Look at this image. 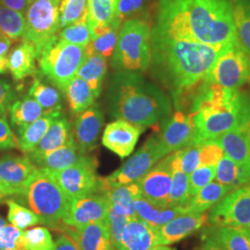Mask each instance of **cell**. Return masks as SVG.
<instances>
[{
	"label": "cell",
	"mask_w": 250,
	"mask_h": 250,
	"mask_svg": "<svg viewBox=\"0 0 250 250\" xmlns=\"http://www.w3.org/2000/svg\"><path fill=\"white\" fill-rule=\"evenodd\" d=\"M173 171V152L158 161L136 184L140 195L152 204L168 207Z\"/></svg>",
	"instance_id": "cell-13"
},
{
	"label": "cell",
	"mask_w": 250,
	"mask_h": 250,
	"mask_svg": "<svg viewBox=\"0 0 250 250\" xmlns=\"http://www.w3.org/2000/svg\"><path fill=\"white\" fill-rule=\"evenodd\" d=\"M33 1H35V0H30V2H31V3H32V2H33Z\"/></svg>",
	"instance_id": "cell-60"
},
{
	"label": "cell",
	"mask_w": 250,
	"mask_h": 250,
	"mask_svg": "<svg viewBox=\"0 0 250 250\" xmlns=\"http://www.w3.org/2000/svg\"><path fill=\"white\" fill-rule=\"evenodd\" d=\"M72 136L71 125L68 119L62 114L54 121L44 137L36 146L35 149L28 154V157L34 164H36V161L41 159L46 153L53 151L64 146Z\"/></svg>",
	"instance_id": "cell-23"
},
{
	"label": "cell",
	"mask_w": 250,
	"mask_h": 250,
	"mask_svg": "<svg viewBox=\"0 0 250 250\" xmlns=\"http://www.w3.org/2000/svg\"><path fill=\"white\" fill-rule=\"evenodd\" d=\"M147 250H176L175 249H171L167 247L166 245H160V246H156V247H153L151 249Z\"/></svg>",
	"instance_id": "cell-58"
},
{
	"label": "cell",
	"mask_w": 250,
	"mask_h": 250,
	"mask_svg": "<svg viewBox=\"0 0 250 250\" xmlns=\"http://www.w3.org/2000/svg\"><path fill=\"white\" fill-rule=\"evenodd\" d=\"M158 137L164 157L182 149L192 143L195 137V127L192 118L183 111H176L163 122Z\"/></svg>",
	"instance_id": "cell-16"
},
{
	"label": "cell",
	"mask_w": 250,
	"mask_h": 250,
	"mask_svg": "<svg viewBox=\"0 0 250 250\" xmlns=\"http://www.w3.org/2000/svg\"><path fill=\"white\" fill-rule=\"evenodd\" d=\"M207 223L250 230V182L235 188L213 206Z\"/></svg>",
	"instance_id": "cell-12"
},
{
	"label": "cell",
	"mask_w": 250,
	"mask_h": 250,
	"mask_svg": "<svg viewBox=\"0 0 250 250\" xmlns=\"http://www.w3.org/2000/svg\"><path fill=\"white\" fill-rule=\"evenodd\" d=\"M25 33L23 13L0 6V34L12 41L22 39Z\"/></svg>",
	"instance_id": "cell-39"
},
{
	"label": "cell",
	"mask_w": 250,
	"mask_h": 250,
	"mask_svg": "<svg viewBox=\"0 0 250 250\" xmlns=\"http://www.w3.org/2000/svg\"><path fill=\"white\" fill-rule=\"evenodd\" d=\"M23 197L30 209L40 217L42 224L60 230L68 214L71 199L50 173L38 168L27 186Z\"/></svg>",
	"instance_id": "cell-6"
},
{
	"label": "cell",
	"mask_w": 250,
	"mask_h": 250,
	"mask_svg": "<svg viewBox=\"0 0 250 250\" xmlns=\"http://www.w3.org/2000/svg\"><path fill=\"white\" fill-rule=\"evenodd\" d=\"M250 78V56L235 42L217 59L204 81L228 89H238Z\"/></svg>",
	"instance_id": "cell-9"
},
{
	"label": "cell",
	"mask_w": 250,
	"mask_h": 250,
	"mask_svg": "<svg viewBox=\"0 0 250 250\" xmlns=\"http://www.w3.org/2000/svg\"><path fill=\"white\" fill-rule=\"evenodd\" d=\"M5 224H7V222L0 216V226H3V225H5Z\"/></svg>",
	"instance_id": "cell-59"
},
{
	"label": "cell",
	"mask_w": 250,
	"mask_h": 250,
	"mask_svg": "<svg viewBox=\"0 0 250 250\" xmlns=\"http://www.w3.org/2000/svg\"><path fill=\"white\" fill-rule=\"evenodd\" d=\"M208 215L196 212H185L178 215L167 224L158 227L161 245H170L183 240L199 230L207 223Z\"/></svg>",
	"instance_id": "cell-21"
},
{
	"label": "cell",
	"mask_w": 250,
	"mask_h": 250,
	"mask_svg": "<svg viewBox=\"0 0 250 250\" xmlns=\"http://www.w3.org/2000/svg\"><path fill=\"white\" fill-rule=\"evenodd\" d=\"M107 99L111 116L143 130L163 123L171 111L169 97L138 72H117Z\"/></svg>",
	"instance_id": "cell-3"
},
{
	"label": "cell",
	"mask_w": 250,
	"mask_h": 250,
	"mask_svg": "<svg viewBox=\"0 0 250 250\" xmlns=\"http://www.w3.org/2000/svg\"><path fill=\"white\" fill-rule=\"evenodd\" d=\"M147 0H118L116 21L123 24L129 19L138 18L145 12Z\"/></svg>",
	"instance_id": "cell-49"
},
{
	"label": "cell",
	"mask_w": 250,
	"mask_h": 250,
	"mask_svg": "<svg viewBox=\"0 0 250 250\" xmlns=\"http://www.w3.org/2000/svg\"><path fill=\"white\" fill-rule=\"evenodd\" d=\"M19 141L6 117H0V150L18 148Z\"/></svg>",
	"instance_id": "cell-51"
},
{
	"label": "cell",
	"mask_w": 250,
	"mask_h": 250,
	"mask_svg": "<svg viewBox=\"0 0 250 250\" xmlns=\"http://www.w3.org/2000/svg\"><path fill=\"white\" fill-rule=\"evenodd\" d=\"M224 156V149L216 139L201 142L200 165L216 166Z\"/></svg>",
	"instance_id": "cell-50"
},
{
	"label": "cell",
	"mask_w": 250,
	"mask_h": 250,
	"mask_svg": "<svg viewBox=\"0 0 250 250\" xmlns=\"http://www.w3.org/2000/svg\"><path fill=\"white\" fill-rule=\"evenodd\" d=\"M60 231L71 236L80 250H115L106 221L78 228L62 225Z\"/></svg>",
	"instance_id": "cell-20"
},
{
	"label": "cell",
	"mask_w": 250,
	"mask_h": 250,
	"mask_svg": "<svg viewBox=\"0 0 250 250\" xmlns=\"http://www.w3.org/2000/svg\"><path fill=\"white\" fill-rule=\"evenodd\" d=\"M200 148L201 142L193 141L182 149L175 151L180 168L188 175L200 166Z\"/></svg>",
	"instance_id": "cell-45"
},
{
	"label": "cell",
	"mask_w": 250,
	"mask_h": 250,
	"mask_svg": "<svg viewBox=\"0 0 250 250\" xmlns=\"http://www.w3.org/2000/svg\"><path fill=\"white\" fill-rule=\"evenodd\" d=\"M30 4V0H0V6L16 10L23 14L26 12Z\"/></svg>",
	"instance_id": "cell-55"
},
{
	"label": "cell",
	"mask_w": 250,
	"mask_h": 250,
	"mask_svg": "<svg viewBox=\"0 0 250 250\" xmlns=\"http://www.w3.org/2000/svg\"><path fill=\"white\" fill-rule=\"evenodd\" d=\"M234 41L250 56V0H232Z\"/></svg>",
	"instance_id": "cell-33"
},
{
	"label": "cell",
	"mask_w": 250,
	"mask_h": 250,
	"mask_svg": "<svg viewBox=\"0 0 250 250\" xmlns=\"http://www.w3.org/2000/svg\"><path fill=\"white\" fill-rule=\"evenodd\" d=\"M60 3L61 0H35L25 12V33L21 40L35 45L36 59L61 30Z\"/></svg>",
	"instance_id": "cell-8"
},
{
	"label": "cell",
	"mask_w": 250,
	"mask_h": 250,
	"mask_svg": "<svg viewBox=\"0 0 250 250\" xmlns=\"http://www.w3.org/2000/svg\"><path fill=\"white\" fill-rule=\"evenodd\" d=\"M163 157L158 135H151L123 166L109 176L101 178L99 193L107 188L136 183Z\"/></svg>",
	"instance_id": "cell-10"
},
{
	"label": "cell",
	"mask_w": 250,
	"mask_h": 250,
	"mask_svg": "<svg viewBox=\"0 0 250 250\" xmlns=\"http://www.w3.org/2000/svg\"><path fill=\"white\" fill-rule=\"evenodd\" d=\"M22 232L12 224L0 226V250H25L22 243Z\"/></svg>",
	"instance_id": "cell-47"
},
{
	"label": "cell",
	"mask_w": 250,
	"mask_h": 250,
	"mask_svg": "<svg viewBox=\"0 0 250 250\" xmlns=\"http://www.w3.org/2000/svg\"><path fill=\"white\" fill-rule=\"evenodd\" d=\"M160 245L158 227L147 224L136 215L126 224L116 250H147Z\"/></svg>",
	"instance_id": "cell-19"
},
{
	"label": "cell",
	"mask_w": 250,
	"mask_h": 250,
	"mask_svg": "<svg viewBox=\"0 0 250 250\" xmlns=\"http://www.w3.org/2000/svg\"><path fill=\"white\" fill-rule=\"evenodd\" d=\"M15 99V92L9 82L0 79V117H6Z\"/></svg>",
	"instance_id": "cell-52"
},
{
	"label": "cell",
	"mask_w": 250,
	"mask_h": 250,
	"mask_svg": "<svg viewBox=\"0 0 250 250\" xmlns=\"http://www.w3.org/2000/svg\"><path fill=\"white\" fill-rule=\"evenodd\" d=\"M108 210V201L104 194L95 193L71 200L70 209L63 225L78 228L86 224L105 222Z\"/></svg>",
	"instance_id": "cell-15"
},
{
	"label": "cell",
	"mask_w": 250,
	"mask_h": 250,
	"mask_svg": "<svg viewBox=\"0 0 250 250\" xmlns=\"http://www.w3.org/2000/svg\"><path fill=\"white\" fill-rule=\"evenodd\" d=\"M84 59V46L51 40L37 57L39 71L59 90L65 92Z\"/></svg>",
	"instance_id": "cell-7"
},
{
	"label": "cell",
	"mask_w": 250,
	"mask_h": 250,
	"mask_svg": "<svg viewBox=\"0 0 250 250\" xmlns=\"http://www.w3.org/2000/svg\"><path fill=\"white\" fill-rule=\"evenodd\" d=\"M107 70V59L101 54L93 51L88 46H84V59L77 76L89 84L97 99L101 94Z\"/></svg>",
	"instance_id": "cell-24"
},
{
	"label": "cell",
	"mask_w": 250,
	"mask_h": 250,
	"mask_svg": "<svg viewBox=\"0 0 250 250\" xmlns=\"http://www.w3.org/2000/svg\"><path fill=\"white\" fill-rule=\"evenodd\" d=\"M232 190L234 189L229 186L218 182H210L191 198L188 207V212L204 213Z\"/></svg>",
	"instance_id": "cell-34"
},
{
	"label": "cell",
	"mask_w": 250,
	"mask_h": 250,
	"mask_svg": "<svg viewBox=\"0 0 250 250\" xmlns=\"http://www.w3.org/2000/svg\"><path fill=\"white\" fill-rule=\"evenodd\" d=\"M152 31L206 45L231 44L235 42L232 0H159Z\"/></svg>",
	"instance_id": "cell-1"
},
{
	"label": "cell",
	"mask_w": 250,
	"mask_h": 250,
	"mask_svg": "<svg viewBox=\"0 0 250 250\" xmlns=\"http://www.w3.org/2000/svg\"><path fill=\"white\" fill-rule=\"evenodd\" d=\"M224 149V155L240 165L250 167V134L240 124L216 139Z\"/></svg>",
	"instance_id": "cell-22"
},
{
	"label": "cell",
	"mask_w": 250,
	"mask_h": 250,
	"mask_svg": "<svg viewBox=\"0 0 250 250\" xmlns=\"http://www.w3.org/2000/svg\"><path fill=\"white\" fill-rule=\"evenodd\" d=\"M191 198L189 194V175L180 168L175 152H173V171L168 207L182 208L188 211Z\"/></svg>",
	"instance_id": "cell-37"
},
{
	"label": "cell",
	"mask_w": 250,
	"mask_h": 250,
	"mask_svg": "<svg viewBox=\"0 0 250 250\" xmlns=\"http://www.w3.org/2000/svg\"><path fill=\"white\" fill-rule=\"evenodd\" d=\"M6 203L8 205V221L13 226L23 231L37 224H43L38 215L33 210L20 205L15 200L9 198Z\"/></svg>",
	"instance_id": "cell-40"
},
{
	"label": "cell",
	"mask_w": 250,
	"mask_h": 250,
	"mask_svg": "<svg viewBox=\"0 0 250 250\" xmlns=\"http://www.w3.org/2000/svg\"><path fill=\"white\" fill-rule=\"evenodd\" d=\"M250 113V97L239 89H228L202 81L195 89L190 117L195 142L217 139L237 127Z\"/></svg>",
	"instance_id": "cell-4"
},
{
	"label": "cell",
	"mask_w": 250,
	"mask_h": 250,
	"mask_svg": "<svg viewBox=\"0 0 250 250\" xmlns=\"http://www.w3.org/2000/svg\"><path fill=\"white\" fill-rule=\"evenodd\" d=\"M129 220L130 219L128 217L118 211L113 207L108 205L106 224H107L109 234L111 237V241L115 248V250L121 240L122 233L124 232L125 227Z\"/></svg>",
	"instance_id": "cell-48"
},
{
	"label": "cell",
	"mask_w": 250,
	"mask_h": 250,
	"mask_svg": "<svg viewBox=\"0 0 250 250\" xmlns=\"http://www.w3.org/2000/svg\"><path fill=\"white\" fill-rule=\"evenodd\" d=\"M229 45H210L177 40L161 36L151 29L149 66L154 76L178 101L204 80Z\"/></svg>",
	"instance_id": "cell-2"
},
{
	"label": "cell",
	"mask_w": 250,
	"mask_h": 250,
	"mask_svg": "<svg viewBox=\"0 0 250 250\" xmlns=\"http://www.w3.org/2000/svg\"><path fill=\"white\" fill-rule=\"evenodd\" d=\"M12 40L9 37L0 34V74L6 73L9 70L8 55Z\"/></svg>",
	"instance_id": "cell-53"
},
{
	"label": "cell",
	"mask_w": 250,
	"mask_h": 250,
	"mask_svg": "<svg viewBox=\"0 0 250 250\" xmlns=\"http://www.w3.org/2000/svg\"><path fill=\"white\" fill-rule=\"evenodd\" d=\"M202 235V238L212 239L224 250H250V229L211 225Z\"/></svg>",
	"instance_id": "cell-26"
},
{
	"label": "cell",
	"mask_w": 250,
	"mask_h": 250,
	"mask_svg": "<svg viewBox=\"0 0 250 250\" xmlns=\"http://www.w3.org/2000/svg\"><path fill=\"white\" fill-rule=\"evenodd\" d=\"M118 0H88L87 21L90 32L118 24L116 21Z\"/></svg>",
	"instance_id": "cell-35"
},
{
	"label": "cell",
	"mask_w": 250,
	"mask_h": 250,
	"mask_svg": "<svg viewBox=\"0 0 250 250\" xmlns=\"http://www.w3.org/2000/svg\"><path fill=\"white\" fill-rule=\"evenodd\" d=\"M97 161L93 157L83 155L69 168L47 171L72 200L100 192L101 178L97 174Z\"/></svg>",
	"instance_id": "cell-11"
},
{
	"label": "cell",
	"mask_w": 250,
	"mask_h": 250,
	"mask_svg": "<svg viewBox=\"0 0 250 250\" xmlns=\"http://www.w3.org/2000/svg\"><path fill=\"white\" fill-rule=\"evenodd\" d=\"M112 55V67L117 72L146 71L151 59V27L147 21L141 18L125 21Z\"/></svg>",
	"instance_id": "cell-5"
},
{
	"label": "cell",
	"mask_w": 250,
	"mask_h": 250,
	"mask_svg": "<svg viewBox=\"0 0 250 250\" xmlns=\"http://www.w3.org/2000/svg\"><path fill=\"white\" fill-rule=\"evenodd\" d=\"M249 82H250V80H249Z\"/></svg>",
	"instance_id": "cell-61"
},
{
	"label": "cell",
	"mask_w": 250,
	"mask_h": 250,
	"mask_svg": "<svg viewBox=\"0 0 250 250\" xmlns=\"http://www.w3.org/2000/svg\"><path fill=\"white\" fill-rule=\"evenodd\" d=\"M64 93L68 99L71 112L76 115L94 105L97 99L89 84L77 75L70 82Z\"/></svg>",
	"instance_id": "cell-36"
},
{
	"label": "cell",
	"mask_w": 250,
	"mask_h": 250,
	"mask_svg": "<svg viewBox=\"0 0 250 250\" xmlns=\"http://www.w3.org/2000/svg\"><path fill=\"white\" fill-rule=\"evenodd\" d=\"M214 179L216 182L233 189L240 188L250 182V167L237 164L224 155L216 165Z\"/></svg>",
	"instance_id": "cell-30"
},
{
	"label": "cell",
	"mask_w": 250,
	"mask_h": 250,
	"mask_svg": "<svg viewBox=\"0 0 250 250\" xmlns=\"http://www.w3.org/2000/svg\"><path fill=\"white\" fill-rule=\"evenodd\" d=\"M103 124L104 115L96 104L76 117L72 134L83 155H86L96 147Z\"/></svg>",
	"instance_id": "cell-18"
},
{
	"label": "cell",
	"mask_w": 250,
	"mask_h": 250,
	"mask_svg": "<svg viewBox=\"0 0 250 250\" xmlns=\"http://www.w3.org/2000/svg\"><path fill=\"white\" fill-rule=\"evenodd\" d=\"M58 38L64 43L86 46L92 39L87 17L61 29L58 34Z\"/></svg>",
	"instance_id": "cell-42"
},
{
	"label": "cell",
	"mask_w": 250,
	"mask_h": 250,
	"mask_svg": "<svg viewBox=\"0 0 250 250\" xmlns=\"http://www.w3.org/2000/svg\"><path fill=\"white\" fill-rule=\"evenodd\" d=\"M134 208L136 215L155 227H161L167 224L178 215L188 212L185 208L176 207L161 208L154 205L145 199L141 195L137 196L134 199Z\"/></svg>",
	"instance_id": "cell-29"
},
{
	"label": "cell",
	"mask_w": 250,
	"mask_h": 250,
	"mask_svg": "<svg viewBox=\"0 0 250 250\" xmlns=\"http://www.w3.org/2000/svg\"><path fill=\"white\" fill-rule=\"evenodd\" d=\"M9 198L10 197H9V195L6 193V191L0 186V204L6 202Z\"/></svg>",
	"instance_id": "cell-57"
},
{
	"label": "cell",
	"mask_w": 250,
	"mask_h": 250,
	"mask_svg": "<svg viewBox=\"0 0 250 250\" xmlns=\"http://www.w3.org/2000/svg\"><path fill=\"white\" fill-rule=\"evenodd\" d=\"M22 243L25 250H54L55 248L51 233L41 226L23 230Z\"/></svg>",
	"instance_id": "cell-43"
},
{
	"label": "cell",
	"mask_w": 250,
	"mask_h": 250,
	"mask_svg": "<svg viewBox=\"0 0 250 250\" xmlns=\"http://www.w3.org/2000/svg\"><path fill=\"white\" fill-rule=\"evenodd\" d=\"M29 96L43 107L44 111L62 109V94L57 87L48 85L38 78L29 89Z\"/></svg>",
	"instance_id": "cell-38"
},
{
	"label": "cell",
	"mask_w": 250,
	"mask_h": 250,
	"mask_svg": "<svg viewBox=\"0 0 250 250\" xmlns=\"http://www.w3.org/2000/svg\"><path fill=\"white\" fill-rule=\"evenodd\" d=\"M216 173V166L200 165L189 175V194L191 197L213 181Z\"/></svg>",
	"instance_id": "cell-46"
},
{
	"label": "cell",
	"mask_w": 250,
	"mask_h": 250,
	"mask_svg": "<svg viewBox=\"0 0 250 250\" xmlns=\"http://www.w3.org/2000/svg\"><path fill=\"white\" fill-rule=\"evenodd\" d=\"M61 29L69 26L88 15V0H61L60 7Z\"/></svg>",
	"instance_id": "cell-41"
},
{
	"label": "cell",
	"mask_w": 250,
	"mask_h": 250,
	"mask_svg": "<svg viewBox=\"0 0 250 250\" xmlns=\"http://www.w3.org/2000/svg\"><path fill=\"white\" fill-rule=\"evenodd\" d=\"M121 26L122 25L114 24L107 27L100 35L92 38L86 46H88L93 51L101 54L106 59L109 58L114 52Z\"/></svg>",
	"instance_id": "cell-44"
},
{
	"label": "cell",
	"mask_w": 250,
	"mask_h": 250,
	"mask_svg": "<svg viewBox=\"0 0 250 250\" xmlns=\"http://www.w3.org/2000/svg\"><path fill=\"white\" fill-rule=\"evenodd\" d=\"M203 245L199 250H224L216 242L209 238H203Z\"/></svg>",
	"instance_id": "cell-56"
},
{
	"label": "cell",
	"mask_w": 250,
	"mask_h": 250,
	"mask_svg": "<svg viewBox=\"0 0 250 250\" xmlns=\"http://www.w3.org/2000/svg\"><path fill=\"white\" fill-rule=\"evenodd\" d=\"M101 194H104L107 197L108 205L113 207L129 219L136 216L134 199L140 195L139 188L136 183L107 188Z\"/></svg>",
	"instance_id": "cell-32"
},
{
	"label": "cell",
	"mask_w": 250,
	"mask_h": 250,
	"mask_svg": "<svg viewBox=\"0 0 250 250\" xmlns=\"http://www.w3.org/2000/svg\"><path fill=\"white\" fill-rule=\"evenodd\" d=\"M10 122L12 126L21 132L28 125L33 124L42 116L45 111L36 100L30 96H25L20 100H16L11 105L10 109Z\"/></svg>",
	"instance_id": "cell-31"
},
{
	"label": "cell",
	"mask_w": 250,
	"mask_h": 250,
	"mask_svg": "<svg viewBox=\"0 0 250 250\" xmlns=\"http://www.w3.org/2000/svg\"><path fill=\"white\" fill-rule=\"evenodd\" d=\"M54 250H80L77 244L66 233L61 234L55 242Z\"/></svg>",
	"instance_id": "cell-54"
},
{
	"label": "cell",
	"mask_w": 250,
	"mask_h": 250,
	"mask_svg": "<svg viewBox=\"0 0 250 250\" xmlns=\"http://www.w3.org/2000/svg\"><path fill=\"white\" fill-rule=\"evenodd\" d=\"M83 155L81 153L73 134L70 140L60 148L48 152L36 161L37 168L50 171H57L69 168L78 162Z\"/></svg>",
	"instance_id": "cell-27"
},
{
	"label": "cell",
	"mask_w": 250,
	"mask_h": 250,
	"mask_svg": "<svg viewBox=\"0 0 250 250\" xmlns=\"http://www.w3.org/2000/svg\"><path fill=\"white\" fill-rule=\"evenodd\" d=\"M62 114L61 109L45 111L36 122L28 125L19 133V148L27 155L33 151L44 137L50 125Z\"/></svg>",
	"instance_id": "cell-28"
},
{
	"label": "cell",
	"mask_w": 250,
	"mask_h": 250,
	"mask_svg": "<svg viewBox=\"0 0 250 250\" xmlns=\"http://www.w3.org/2000/svg\"><path fill=\"white\" fill-rule=\"evenodd\" d=\"M37 169L28 156L6 155L0 159V186L9 197H23Z\"/></svg>",
	"instance_id": "cell-14"
},
{
	"label": "cell",
	"mask_w": 250,
	"mask_h": 250,
	"mask_svg": "<svg viewBox=\"0 0 250 250\" xmlns=\"http://www.w3.org/2000/svg\"><path fill=\"white\" fill-rule=\"evenodd\" d=\"M36 50L35 45L30 42L22 41L9 51L8 66L13 79L22 80L28 76L37 73Z\"/></svg>",
	"instance_id": "cell-25"
},
{
	"label": "cell",
	"mask_w": 250,
	"mask_h": 250,
	"mask_svg": "<svg viewBox=\"0 0 250 250\" xmlns=\"http://www.w3.org/2000/svg\"><path fill=\"white\" fill-rule=\"evenodd\" d=\"M143 131L142 128L136 125L124 120H117L106 126L102 136V144L121 159H125L133 153Z\"/></svg>",
	"instance_id": "cell-17"
}]
</instances>
